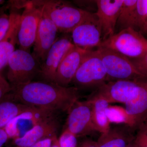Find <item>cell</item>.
<instances>
[{"label": "cell", "instance_id": "1", "mask_svg": "<svg viewBox=\"0 0 147 147\" xmlns=\"http://www.w3.org/2000/svg\"><path fill=\"white\" fill-rule=\"evenodd\" d=\"M11 87L4 99L58 113L67 112L79 97L77 87H63L52 82H32Z\"/></svg>", "mask_w": 147, "mask_h": 147}, {"label": "cell", "instance_id": "2", "mask_svg": "<svg viewBox=\"0 0 147 147\" xmlns=\"http://www.w3.org/2000/svg\"><path fill=\"white\" fill-rule=\"evenodd\" d=\"M53 21L59 32L71 33L77 26L94 16V13L83 10L63 1H33Z\"/></svg>", "mask_w": 147, "mask_h": 147}, {"label": "cell", "instance_id": "3", "mask_svg": "<svg viewBox=\"0 0 147 147\" xmlns=\"http://www.w3.org/2000/svg\"><path fill=\"white\" fill-rule=\"evenodd\" d=\"M99 47L108 48L134 59L147 54V39L140 32L129 28L102 40Z\"/></svg>", "mask_w": 147, "mask_h": 147}, {"label": "cell", "instance_id": "4", "mask_svg": "<svg viewBox=\"0 0 147 147\" xmlns=\"http://www.w3.org/2000/svg\"><path fill=\"white\" fill-rule=\"evenodd\" d=\"M8 65V82L11 86H16L32 82L39 75L41 63L30 52L19 49L12 53Z\"/></svg>", "mask_w": 147, "mask_h": 147}, {"label": "cell", "instance_id": "5", "mask_svg": "<svg viewBox=\"0 0 147 147\" xmlns=\"http://www.w3.org/2000/svg\"><path fill=\"white\" fill-rule=\"evenodd\" d=\"M107 74L108 82L147 79L140 73L130 59L105 47L97 49Z\"/></svg>", "mask_w": 147, "mask_h": 147}, {"label": "cell", "instance_id": "6", "mask_svg": "<svg viewBox=\"0 0 147 147\" xmlns=\"http://www.w3.org/2000/svg\"><path fill=\"white\" fill-rule=\"evenodd\" d=\"M72 82L78 87L96 88L98 89L108 82L107 74L99 53L97 50L88 53Z\"/></svg>", "mask_w": 147, "mask_h": 147}, {"label": "cell", "instance_id": "7", "mask_svg": "<svg viewBox=\"0 0 147 147\" xmlns=\"http://www.w3.org/2000/svg\"><path fill=\"white\" fill-rule=\"evenodd\" d=\"M23 8L18 24L17 44L19 49L30 52L35 41L42 9L32 1L25 2Z\"/></svg>", "mask_w": 147, "mask_h": 147}, {"label": "cell", "instance_id": "8", "mask_svg": "<svg viewBox=\"0 0 147 147\" xmlns=\"http://www.w3.org/2000/svg\"><path fill=\"white\" fill-rule=\"evenodd\" d=\"M58 113L41 109L26 112L13 119L4 129L9 139L19 138L36 125L56 119Z\"/></svg>", "mask_w": 147, "mask_h": 147}, {"label": "cell", "instance_id": "9", "mask_svg": "<svg viewBox=\"0 0 147 147\" xmlns=\"http://www.w3.org/2000/svg\"><path fill=\"white\" fill-rule=\"evenodd\" d=\"M65 129L76 137H82L96 132L92 120V107L89 99L77 100L67 111Z\"/></svg>", "mask_w": 147, "mask_h": 147}, {"label": "cell", "instance_id": "10", "mask_svg": "<svg viewBox=\"0 0 147 147\" xmlns=\"http://www.w3.org/2000/svg\"><path fill=\"white\" fill-rule=\"evenodd\" d=\"M143 79L119 80L105 83L96 92L109 102L125 104L136 97Z\"/></svg>", "mask_w": 147, "mask_h": 147}, {"label": "cell", "instance_id": "11", "mask_svg": "<svg viewBox=\"0 0 147 147\" xmlns=\"http://www.w3.org/2000/svg\"><path fill=\"white\" fill-rule=\"evenodd\" d=\"M74 45L71 38L67 35L57 38L41 64L38 75L43 82L55 83L58 67L65 55Z\"/></svg>", "mask_w": 147, "mask_h": 147}, {"label": "cell", "instance_id": "12", "mask_svg": "<svg viewBox=\"0 0 147 147\" xmlns=\"http://www.w3.org/2000/svg\"><path fill=\"white\" fill-rule=\"evenodd\" d=\"M40 7L42 13L32 54L40 61L41 64L45 60L50 48L56 41L59 31L55 23L47 16L42 7Z\"/></svg>", "mask_w": 147, "mask_h": 147}, {"label": "cell", "instance_id": "13", "mask_svg": "<svg viewBox=\"0 0 147 147\" xmlns=\"http://www.w3.org/2000/svg\"><path fill=\"white\" fill-rule=\"evenodd\" d=\"M88 50L74 45L66 53L58 67L55 83L63 87H68L88 53Z\"/></svg>", "mask_w": 147, "mask_h": 147}, {"label": "cell", "instance_id": "14", "mask_svg": "<svg viewBox=\"0 0 147 147\" xmlns=\"http://www.w3.org/2000/svg\"><path fill=\"white\" fill-rule=\"evenodd\" d=\"M123 0H97L95 13L100 27L102 41L115 34L120 11Z\"/></svg>", "mask_w": 147, "mask_h": 147}, {"label": "cell", "instance_id": "15", "mask_svg": "<svg viewBox=\"0 0 147 147\" xmlns=\"http://www.w3.org/2000/svg\"><path fill=\"white\" fill-rule=\"evenodd\" d=\"M71 33L74 44L84 49L91 50L94 47H98L102 42L101 30L95 13L91 18L75 28Z\"/></svg>", "mask_w": 147, "mask_h": 147}, {"label": "cell", "instance_id": "16", "mask_svg": "<svg viewBox=\"0 0 147 147\" xmlns=\"http://www.w3.org/2000/svg\"><path fill=\"white\" fill-rule=\"evenodd\" d=\"M59 127L57 119L45 122L35 127L24 136L12 139L11 147H26L42 139L56 136Z\"/></svg>", "mask_w": 147, "mask_h": 147}, {"label": "cell", "instance_id": "17", "mask_svg": "<svg viewBox=\"0 0 147 147\" xmlns=\"http://www.w3.org/2000/svg\"><path fill=\"white\" fill-rule=\"evenodd\" d=\"M10 24L9 29L4 38L0 42V71L8 65L9 60L18 42L17 35L19 19L21 14L16 10L11 9Z\"/></svg>", "mask_w": 147, "mask_h": 147}, {"label": "cell", "instance_id": "18", "mask_svg": "<svg viewBox=\"0 0 147 147\" xmlns=\"http://www.w3.org/2000/svg\"><path fill=\"white\" fill-rule=\"evenodd\" d=\"M131 128L125 125L110 127L98 139L97 147H127L134 140Z\"/></svg>", "mask_w": 147, "mask_h": 147}, {"label": "cell", "instance_id": "19", "mask_svg": "<svg viewBox=\"0 0 147 147\" xmlns=\"http://www.w3.org/2000/svg\"><path fill=\"white\" fill-rule=\"evenodd\" d=\"M88 99L91 104L92 120L96 130L101 134L107 132L111 127L106 113L110 104L96 91Z\"/></svg>", "mask_w": 147, "mask_h": 147}, {"label": "cell", "instance_id": "20", "mask_svg": "<svg viewBox=\"0 0 147 147\" xmlns=\"http://www.w3.org/2000/svg\"><path fill=\"white\" fill-rule=\"evenodd\" d=\"M125 105L135 125L140 123L147 113V79L142 80L137 96Z\"/></svg>", "mask_w": 147, "mask_h": 147}, {"label": "cell", "instance_id": "21", "mask_svg": "<svg viewBox=\"0 0 147 147\" xmlns=\"http://www.w3.org/2000/svg\"><path fill=\"white\" fill-rule=\"evenodd\" d=\"M38 108L12 100L4 99L0 102V128H4L17 116Z\"/></svg>", "mask_w": 147, "mask_h": 147}, {"label": "cell", "instance_id": "22", "mask_svg": "<svg viewBox=\"0 0 147 147\" xmlns=\"http://www.w3.org/2000/svg\"><path fill=\"white\" fill-rule=\"evenodd\" d=\"M137 0H123L117 26L119 32L127 28H132L137 6Z\"/></svg>", "mask_w": 147, "mask_h": 147}, {"label": "cell", "instance_id": "23", "mask_svg": "<svg viewBox=\"0 0 147 147\" xmlns=\"http://www.w3.org/2000/svg\"><path fill=\"white\" fill-rule=\"evenodd\" d=\"M106 113L110 123L125 125L131 128L136 126L125 108L121 106L110 105L106 109Z\"/></svg>", "mask_w": 147, "mask_h": 147}, {"label": "cell", "instance_id": "24", "mask_svg": "<svg viewBox=\"0 0 147 147\" xmlns=\"http://www.w3.org/2000/svg\"><path fill=\"white\" fill-rule=\"evenodd\" d=\"M77 137L65 129L60 136L58 138L60 147H77Z\"/></svg>", "mask_w": 147, "mask_h": 147}, {"label": "cell", "instance_id": "25", "mask_svg": "<svg viewBox=\"0 0 147 147\" xmlns=\"http://www.w3.org/2000/svg\"><path fill=\"white\" fill-rule=\"evenodd\" d=\"M10 24V16L9 14L1 12L0 13V42L5 37Z\"/></svg>", "mask_w": 147, "mask_h": 147}, {"label": "cell", "instance_id": "26", "mask_svg": "<svg viewBox=\"0 0 147 147\" xmlns=\"http://www.w3.org/2000/svg\"><path fill=\"white\" fill-rule=\"evenodd\" d=\"M130 60L138 71L147 78V54L139 59Z\"/></svg>", "mask_w": 147, "mask_h": 147}, {"label": "cell", "instance_id": "27", "mask_svg": "<svg viewBox=\"0 0 147 147\" xmlns=\"http://www.w3.org/2000/svg\"><path fill=\"white\" fill-rule=\"evenodd\" d=\"M11 90V86L9 82L0 73V102L3 100Z\"/></svg>", "mask_w": 147, "mask_h": 147}, {"label": "cell", "instance_id": "28", "mask_svg": "<svg viewBox=\"0 0 147 147\" xmlns=\"http://www.w3.org/2000/svg\"><path fill=\"white\" fill-rule=\"evenodd\" d=\"M134 140L137 147H147V126L142 128Z\"/></svg>", "mask_w": 147, "mask_h": 147}, {"label": "cell", "instance_id": "29", "mask_svg": "<svg viewBox=\"0 0 147 147\" xmlns=\"http://www.w3.org/2000/svg\"><path fill=\"white\" fill-rule=\"evenodd\" d=\"M74 3L83 10L91 12L90 10L96 5V1H74ZM92 13V12H91Z\"/></svg>", "mask_w": 147, "mask_h": 147}, {"label": "cell", "instance_id": "30", "mask_svg": "<svg viewBox=\"0 0 147 147\" xmlns=\"http://www.w3.org/2000/svg\"><path fill=\"white\" fill-rule=\"evenodd\" d=\"M54 137L42 139L35 143L34 144L26 147H51L52 142H53V138Z\"/></svg>", "mask_w": 147, "mask_h": 147}, {"label": "cell", "instance_id": "31", "mask_svg": "<svg viewBox=\"0 0 147 147\" xmlns=\"http://www.w3.org/2000/svg\"><path fill=\"white\" fill-rule=\"evenodd\" d=\"M9 139L4 129L0 128V147H3Z\"/></svg>", "mask_w": 147, "mask_h": 147}, {"label": "cell", "instance_id": "32", "mask_svg": "<svg viewBox=\"0 0 147 147\" xmlns=\"http://www.w3.org/2000/svg\"><path fill=\"white\" fill-rule=\"evenodd\" d=\"M80 147H97L96 142L91 139H87L82 142Z\"/></svg>", "mask_w": 147, "mask_h": 147}, {"label": "cell", "instance_id": "33", "mask_svg": "<svg viewBox=\"0 0 147 147\" xmlns=\"http://www.w3.org/2000/svg\"><path fill=\"white\" fill-rule=\"evenodd\" d=\"M51 147H60L59 144L58 138L57 135L55 136L53 138V142Z\"/></svg>", "mask_w": 147, "mask_h": 147}, {"label": "cell", "instance_id": "34", "mask_svg": "<svg viewBox=\"0 0 147 147\" xmlns=\"http://www.w3.org/2000/svg\"><path fill=\"white\" fill-rule=\"evenodd\" d=\"M127 147H137V145L135 144V142H134V140H133L132 142L129 144Z\"/></svg>", "mask_w": 147, "mask_h": 147}, {"label": "cell", "instance_id": "35", "mask_svg": "<svg viewBox=\"0 0 147 147\" xmlns=\"http://www.w3.org/2000/svg\"><path fill=\"white\" fill-rule=\"evenodd\" d=\"M5 3V1H3V0H0V6L3 4Z\"/></svg>", "mask_w": 147, "mask_h": 147}]
</instances>
